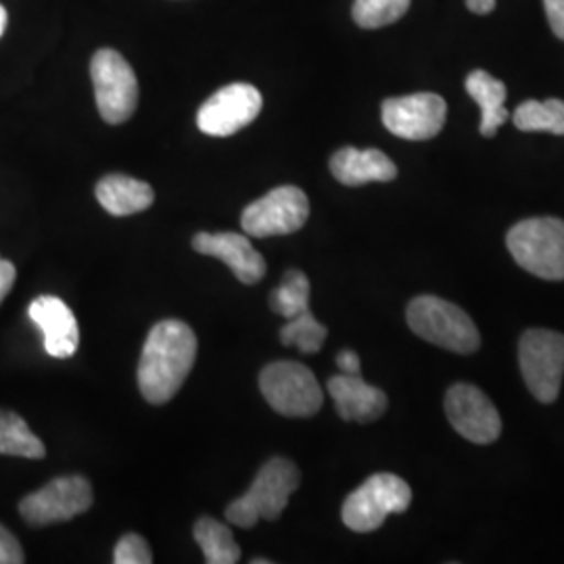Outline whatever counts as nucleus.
<instances>
[{
  "instance_id": "1",
  "label": "nucleus",
  "mask_w": 564,
  "mask_h": 564,
  "mask_svg": "<svg viewBox=\"0 0 564 564\" xmlns=\"http://www.w3.org/2000/svg\"><path fill=\"white\" fill-rule=\"evenodd\" d=\"M197 360V335L182 321L155 324L142 347L139 389L149 403H167L186 381Z\"/></svg>"
},
{
  "instance_id": "2",
  "label": "nucleus",
  "mask_w": 564,
  "mask_h": 564,
  "mask_svg": "<svg viewBox=\"0 0 564 564\" xmlns=\"http://www.w3.org/2000/svg\"><path fill=\"white\" fill-rule=\"evenodd\" d=\"M302 484L297 464L286 458H272L263 464L256 481L239 500L226 506L228 523L251 529L260 521H276L289 505V498Z\"/></svg>"
},
{
  "instance_id": "3",
  "label": "nucleus",
  "mask_w": 564,
  "mask_h": 564,
  "mask_svg": "<svg viewBox=\"0 0 564 564\" xmlns=\"http://www.w3.org/2000/svg\"><path fill=\"white\" fill-rule=\"evenodd\" d=\"M408 326L424 339L447 351L468 356L481 345V335L473 318L454 303L435 295H421L412 300L405 312Z\"/></svg>"
},
{
  "instance_id": "4",
  "label": "nucleus",
  "mask_w": 564,
  "mask_h": 564,
  "mask_svg": "<svg viewBox=\"0 0 564 564\" xmlns=\"http://www.w3.org/2000/svg\"><path fill=\"white\" fill-rule=\"evenodd\" d=\"M506 245L523 270L545 279L564 281V223L558 218H529L508 230Z\"/></svg>"
},
{
  "instance_id": "5",
  "label": "nucleus",
  "mask_w": 564,
  "mask_h": 564,
  "mask_svg": "<svg viewBox=\"0 0 564 564\" xmlns=\"http://www.w3.org/2000/svg\"><path fill=\"white\" fill-rule=\"evenodd\" d=\"M260 389L270 408L289 419H310L323 408V387L300 362L268 364L260 375Z\"/></svg>"
},
{
  "instance_id": "6",
  "label": "nucleus",
  "mask_w": 564,
  "mask_h": 564,
  "mask_svg": "<svg viewBox=\"0 0 564 564\" xmlns=\"http://www.w3.org/2000/svg\"><path fill=\"white\" fill-rule=\"evenodd\" d=\"M410 505L412 489L402 477L377 473L345 500L343 523L356 533H370L383 527L389 514H402Z\"/></svg>"
},
{
  "instance_id": "7",
  "label": "nucleus",
  "mask_w": 564,
  "mask_h": 564,
  "mask_svg": "<svg viewBox=\"0 0 564 564\" xmlns=\"http://www.w3.org/2000/svg\"><path fill=\"white\" fill-rule=\"evenodd\" d=\"M524 383L538 402H556L564 377V335L531 328L519 343Z\"/></svg>"
},
{
  "instance_id": "8",
  "label": "nucleus",
  "mask_w": 564,
  "mask_h": 564,
  "mask_svg": "<svg viewBox=\"0 0 564 564\" xmlns=\"http://www.w3.org/2000/svg\"><path fill=\"white\" fill-rule=\"evenodd\" d=\"M90 78L102 120L123 123L139 105V80L130 63L113 48H101L90 61Z\"/></svg>"
},
{
  "instance_id": "9",
  "label": "nucleus",
  "mask_w": 564,
  "mask_h": 564,
  "mask_svg": "<svg viewBox=\"0 0 564 564\" xmlns=\"http://www.w3.org/2000/svg\"><path fill=\"white\" fill-rule=\"evenodd\" d=\"M310 218L307 195L297 186L272 188L262 199L247 205L242 212V230L253 239L286 237L303 228Z\"/></svg>"
},
{
  "instance_id": "10",
  "label": "nucleus",
  "mask_w": 564,
  "mask_h": 564,
  "mask_svg": "<svg viewBox=\"0 0 564 564\" xmlns=\"http://www.w3.org/2000/svg\"><path fill=\"white\" fill-rule=\"evenodd\" d=\"M95 500L88 479L72 475L44 485L39 491L21 500L20 514L34 527L65 523L84 514Z\"/></svg>"
},
{
  "instance_id": "11",
  "label": "nucleus",
  "mask_w": 564,
  "mask_h": 564,
  "mask_svg": "<svg viewBox=\"0 0 564 564\" xmlns=\"http://www.w3.org/2000/svg\"><path fill=\"white\" fill-rule=\"evenodd\" d=\"M262 93L245 82L224 86L203 102L197 126L207 137H232L262 111Z\"/></svg>"
},
{
  "instance_id": "12",
  "label": "nucleus",
  "mask_w": 564,
  "mask_h": 564,
  "mask_svg": "<svg viewBox=\"0 0 564 564\" xmlns=\"http://www.w3.org/2000/svg\"><path fill=\"white\" fill-rule=\"evenodd\" d=\"M445 414L464 440L473 444H494L502 433L498 408L475 384H452L445 393Z\"/></svg>"
},
{
  "instance_id": "13",
  "label": "nucleus",
  "mask_w": 564,
  "mask_h": 564,
  "mask_svg": "<svg viewBox=\"0 0 564 564\" xmlns=\"http://www.w3.org/2000/svg\"><path fill=\"white\" fill-rule=\"evenodd\" d=\"M447 105L435 93H416L383 102L384 128L405 141H429L444 130Z\"/></svg>"
},
{
  "instance_id": "14",
  "label": "nucleus",
  "mask_w": 564,
  "mask_h": 564,
  "mask_svg": "<svg viewBox=\"0 0 564 564\" xmlns=\"http://www.w3.org/2000/svg\"><path fill=\"white\" fill-rule=\"evenodd\" d=\"M193 249L226 263L242 284H258L265 276V260L251 241L237 232H199Z\"/></svg>"
},
{
  "instance_id": "15",
  "label": "nucleus",
  "mask_w": 564,
  "mask_h": 564,
  "mask_svg": "<svg viewBox=\"0 0 564 564\" xmlns=\"http://www.w3.org/2000/svg\"><path fill=\"white\" fill-rule=\"evenodd\" d=\"M28 314L44 335V349L51 358H72L80 347V328L69 305L53 297L42 295L30 303Z\"/></svg>"
},
{
  "instance_id": "16",
  "label": "nucleus",
  "mask_w": 564,
  "mask_h": 564,
  "mask_svg": "<svg viewBox=\"0 0 564 564\" xmlns=\"http://www.w3.org/2000/svg\"><path fill=\"white\" fill-rule=\"evenodd\" d=\"M328 393L337 414L347 423H372L387 410V395L379 387L366 383L362 375H337L328 381Z\"/></svg>"
},
{
  "instance_id": "17",
  "label": "nucleus",
  "mask_w": 564,
  "mask_h": 564,
  "mask_svg": "<svg viewBox=\"0 0 564 564\" xmlns=\"http://www.w3.org/2000/svg\"><path fill=\"white\" fill-rule=\"evenodd\" d=\"M330 172L345 186H362L368 182H391L398 167L379 149L343 147L330 158Z\"/></svg>"
},
{
  "instance_id": "18",
  "label": "nucleus",
  "mask_w": 564,
  "mask_h": 564,
  "mask_svg": "<svg viewBox=\"0 0 564 564\" xmlns=\"http://www.w3.org/2000/svg\"><path fill=\"white\" fill-rule=\"evenodd\" d=\"M97 199L111 216L126 218L149 209L155 202V193L147 182L123 174H109L97 184Z\"/></svg>"
},
{
  "instance_id": "19",
  "label": "nucleus",
  "mask_w": 564,
  "mask_h": 564,
  "mask_svg": "<svg viewBox=\"0 0 564 564\" xmlns=\"http://www.w3.org/2000/svg\"><path fill=\"white\" fill-rule=\"evenodd\" d=\"M464 86H466V93L470 95V99L481 107V126H479L481 134L491 139L498 132V128H502L510 118V113L505 107V82L494 78L484 69H475L468 74Z\"/></svg>"
},
{
  "instance_id": "20",
  "label": "nucleus",
  "mask_w": 564,
  "mask_h": 564,
  "mask_svg": "<svg viewBox=\"0 0 564 564\" xmlns=\"http://www.w3.org/2000/svg\"><path fill=\"white\" fill-rule=\"evenodd\" d=\"M195 540L207 564H235L241 561V547L235 542L230 527L216 519L202 517L195 524Z\"/></svg>"
},
{
  "instance_id": "21",
  "label": "nucleus",
  "mask_w": 564,
  "mask_h": 564,
  "mask_svg": "<svg viewBox=\"0 0 564 564\" xmlns=\"http://www.w3.org/2000/svg\"><path fill=\"white\" fill-rule=\"evenodd\" d=\"M0 454L20 456L30 460H41L46 456V447L36 437L20 414L0 410Z\"/></svg>"
},
{
  "instance_id": "22",
  "label": "nucleus",
  "mask_w": 564,
  "mask_h": 564,
  "mask_svg": "<svg viewBox=\"0 0 564 564\" xmlns=\"http://www.w3.org/2000/svg\"><path fill=\"white\" fill-rule=\"evenodd\" d=\"M512 120L521 132H550L564 137V101L547 99L521 102Z\"/></svg>"
},
{
  "instance_id": "23",
  "label": "nucleus",
  "mask_w": 564,
  "mask_h": 564,
  "mask_svg": "<svg viewBox=\"0 0 564 564\" xmlns=\"http://www.w3.org/2000/svg\"><path fill=\"white\" fill-rule=\"evenodd\" d=\"M270 307L286 321L310 310V281L302 270H289L282 276L279 289L270 295Z\"/></svg>"
},
{
  "instance_id": "24",
  "label": "nucleus",
  "mask_w": 564,
  "mask_h": 564,
  "mask_svg": "<svg viewBox=\"0 0 564 564\" xmlns=\"http://www.w3.org/2000/svg\"><path fill=\"white\" fill-rule=\"evenodd\" d=\"M326 326L314 318L307 310L300 316L286 321L281 328V343L286 347H297L302 354H318L326 341Z\"/></svg>"
},
{
  "instance_id": "25",
  "label": "nucleus",
  "mask_w": 564,
  "mask_h": 564,
  "mask_svg": "<svg viewBox=\"0 0 564 564\" xmlns=\"http://www.w3.org/2000/svg\"><path fill=\"white\" fill-rule=\"evenodd\" d=\"M410 9V0H356L354 21L364 30H377L402 20Z\"/></svg>"
},
{
  "instance_id": "26",
  "label": "nucleus",
  "mask_w": 564,
  "mask_h": 564,
  "mask_svg": "<svg viewBox=\"0 0 564 564\" xmlns=\"http://www.w3.org/2000/svg\"><path fill=\"white\" fill-rule=\"evenodd\" d=\"M113 563L116 564H151L153 563V552L147 544V540L137 535V533H128L123 535L116 550H113Z\"/></svg>"
},
{
  "instance_id": "27",
  "label": "nucleus",
  "mask_w": 564,
  "mask_h": 564,
  "mask_svg": "<svg viewBox=\"0 0 564 564\" xmlns=\"http://www.w3.org/2000/svg\"><path fill=\"white\" fill-rule=\"evenodd\" d=\"M25 561L18 538L0 524V564H21Z\"/></svg>"
},
{
  "instance_id": "28",
  "label": "nucleus",
  "mask_w": 564,
  "mask_h": 564,
  "mask_svg": "<svg viewBox=\"0 0 564 564\" xmlns=\"http://www.w3.org/2000/svg\"><path fill=\"white\" fill-rule=\"evenodd\" d=\"M544 7L552 32L564 41V0H544Z\"/></svg>"
},
{
  "instance_id": "29",
  "label": "nucleus",
  "mask_w": 564,
  "mask_h": 564,
  "mask_svg": "<svg viewBox=\"0 0 564 564\" xmlns=\"http://www.w3.org/2000/svg\"><path fill=\"white\" fill-rule=\"evenodd\" d=\"M15 279H18L15 265L9 262V260H2V258H0V303L4 302L7 295L11 293V289H13V284H15Z\"/></svg>"
},
{
  "instance_id": "30",
  "label": "nucleus",
  "mask_w": 564,
  "mask_h": 564,
  "mask_svg": "<svg viewBox=\"0 0 564 564\" xmlns=\"http://www.w3.org/2000/svg\"><path fill=\"white\" fill-rule=\"evenodd\" d=\"M337 366H339V372L341 375H360V358L356 351L351 349H343L337 356Z\"/></svg>"
},
{
  "instance_id": "31",
  "label": "nucleus",
  "mask_w": 564,
  "mask_h": 564,
  "mask_svg": "<svg viewBox=\"0 0 564 564\" xmlns=\"http://www.w3.org/2000/svg\"><path fill=\"white\" fill-rule=\"evenodd\" d=\"M466 7L477 15H487L496 9V0H466Z\"/></svg>"
},
{
  "instance_id": "32",
  "label": "nucleus",
  "mask_w": 564,
  "mask_h": 564,
  "mask_svg": "<svg viewBox=\"0 0 564 564\" xmlns=\"http://www.w3.org/2000/svg\"><path fill=\"white\" fill-rule=\"evenodd\" d=\"M4 28H7V9L0 4V36L4 34Z\"/></svg>"
},
{
  "instance_id": "33",
  "label": "nucleus",
  "mask_w": 564,
  "mask_h": 564,
  "mask_svg": "<svg viewBox=\"0 0 564 564\" xmlns=\"http://www.w3.org/2000/svg\"><path fill=\"white\" fill-rule=\"evenodd\" d=\"M253 564H265L270 563V561H263V558H256V561H251Z\"/></svg>"
}]
</instances>
